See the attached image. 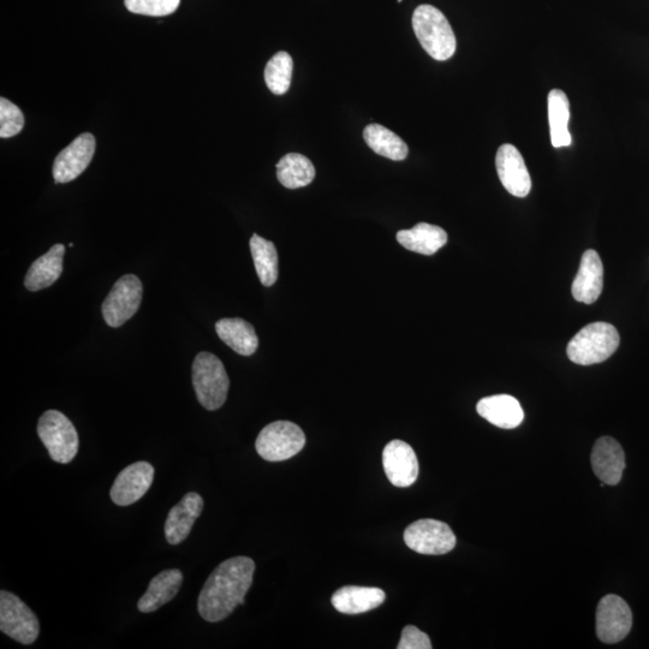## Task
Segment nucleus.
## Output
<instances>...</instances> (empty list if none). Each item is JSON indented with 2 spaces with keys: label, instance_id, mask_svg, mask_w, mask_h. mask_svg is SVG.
I'll return each instance as SVG.
<instances>
[{
  "label": "nucleus",
  "instance_id": "nucleus-1",
  "mask_svg": "<svg viewBox=\"0 0 649 649\" xmlns=\"http://www.w3.org/2000/svg\"><path fill=\"white\" fill-rule=\"evenodd\" d=\"M255 563L248 557H234L223 562L208 577L200 593L198 609L207 622L217 623L244 604L253 583Z\"/></svg>",
  "mask_w": 649,
  "mask_h": 649
},
{
  "label": "nucleus",
  "instance_id": "nucleus-2",
  "mask_svg": "<svg viewBox=\"0 0 649 649\" xmlns=\"http://www.w3.org/2000/svg\"><path fill=\"white\" fill-rule=\"evenodd\" d=\"M413 28L421 46L436 61H448L455 55V33L442 11L433 5L424 4L415 9Z\"/></svg>",
  "mask_w": 649,
  "mask_h": 649
},
{
  "label": "nucleus",
  "instance_id": "nucleus-3",
  "mask_svg": "<svg viewBox=\"0 0 649 649\" xmlns=\"http://www.w3.org/2000/svg\"><path fill=\"white\" fill-rule=\"evenodd\" d=\"M619 333L615 326L607 323L589 324L571 339L567 354L571 362L580 366H591L609 359L619 347Z\"/></svg>",
  "mask_w": 649,
  "mask_h": 649
},
{
  "label": "nucleus",
  "instance_id": "nucleus-4",
  "mask_svg": "<svg viewBox=\"0 0 649 649\" xmlns=\"http://www.w3.org/2000/svg\"><path fill=\"white\" fill-rule=\"evenodd\" d=\"M193 386L196 398L207 410L224 406L228 398L230 380L223 362L216 355L202 351L193 363Z\"/></svg>",
  "mask_w": 649,
  "mask_h": 649
},
{
  "label": "nucleus",
  "instance_id": "nucleus-5",
  "mask_svg": "<svg viewBox=\"0 0 649 649\" xmlns=\"http://www.w3.org/2000/svg\"><path fill=\"white\" fill-rule=\"evenodd\" d=\"M41 442L53 461L68 464L79 452V434L67 416L58 410H47L38 422Z\"/></svg>",
  "mask_w": 649,
  "mask_h": 649
},
{
  "label": "nucleus",
  "instance_id": "nucleus-6",
  "mask_svg": "<svg viewBox=\"0 0 649 649\" xmlns=\"http://www.w3.org/2000/svg\"><path fill=\"white\" fill-rule=\"evenodd\" d=\"M306 436L300 426L290 421H276L267 425L256 438L258 454L269 462L290 460L305 448Z\"/></svg>",
  "mask_w": 649,
  "mask_h": 649
},
{
  "label": "nucleus",
  "instance_id": "nucleus-7",
  "mask_svg": "<svg viewBox=\"0 0 649 649\" xmlns=\"http://www.w3.org/2000/svg\"><path fill=\"white\" fill-rule=\"evenodd\" d=\"M0 630L22 645H32L40 634L35 613L14 593L0 592Z\"/></svg>",
  "mask_w": 649,
  "mask_h": 649
},
{
  "label": "nucleus",
  "instance_id": "nucleus-8",
  "mask_svg": "<svg viewBox=\"0 0 649 649\" xmlns=\"http://www.w3.org/2000/svg\"><path fill=\"white\" fill-rule=\"evenodd\" d=\"M410 550L427 556H440L455 549L456 537L446 523L431 518L419 520L404 532Z\"/></svg>",
  "mask_w": 649,
  "mask_h": 649
},
{
  "label": "nucleus",
  "instance_id": "nucleus-9",
  "mask_svg": "<svg viewBox=\"0 0 649 649\" xmlns=\"http://www.w3.org/2000/svg\"><path fill=\"white\" fill-rule=\"evenodd\" d=\"M142 283L134 275H125L113 285L107 295L103 308V317L110 327H121L139 311L142 301Z\"/></svg>",
  "mask_w": 649,
  "mask_h": 649
},
{
  "label": "nucleus",
  "instance_id": "nucleus-10",
  "mask_svg": "<svg viewBox=\"0 0 649 649\" xmlns=\"http://www.w3.org/2000/svg\"><path fill=\"white\" fill-rule=\"evenodd\" d=\"M633 613L625 601L615 594L600 600L597 609V635L605 643L622 641L630 633Z\"/></svg>",
  "mask_w": 649,
  "mask_h": 649
},
{
  "label": "nucleus",
  "instance_id": "nucleus-11",
  "mask_svg": "<svg viewBox=\"0 0 649 649\" xmlns=\"http://www.w3.org/2000/svg\"><path fill=\"white\" fill-rule=\"evenodd\" d=\"M154 479V468L148 462H136L118 474L111 487L112 502L119 506L132 505L150 491Z\"/></svg>",
  "mask_w": 649,
  "mask_h": 649
},
{
  "label": "nucleus",
  "instance_id": "nucleus-12",
  "mask_svg": "<svg viewBox=\"0 0 649 649\" xmlns=\"http://www.w3.org/2000/svg\"><path fill=\"white\" fill-rule=\"evenodd\" d=\"M97 142L92 134L85 133L76 138L58 154L53 164V178L56 183L76 180L91 164Z\"/></svg>",
  "mask_w": 649,
  "mask_h": 649
},
{
  "label": "nucleus",
  "instance_id": "nucleus-13",
  "mask_svg": "<svg viewBox=\"0 0 649 649\" xmlns=\"http://www.w3.org/2000/svg\"><path fill=\"white\" fill-rule=\"evenodd\" d=\"M383 466L387 479L396 487L406 488L418 480V457L412 446L403 440H392L385 446Z\"/></svg>",
  "mask_w": 649,
  "mask_h": 649
},
{
  "label": "nucleus",
  "instance_id": "nucleus-14",
  "mask_svg": "<svg viewBox=\"0 0 649 649\" xmlns=\"http://www.w3.org/2000/svg\"><path fill=\"white\" fill-rule=\"evenodd\" d=\"M497 174L506 192L516 198H526L531 193L532 180L525 159L515 146L499 147L496 157Z\"/></svg>",
  "mask_w": 649,
  "mask_h": 649
},
{
  "label": "nucleus",
  "instance_id": "nucleus-15",
  "mask_svg": "<svg viewBox=\"0 0 649 649\" xmlns=\"http://www.w3.org/2000/svg\"><path fill=\"white\" fill-rule=\"evenodd\" d=\"M204 510V499L200 494L189 492L169 512L165 522V537L171 545L183 543L189 537L194 523Z\"/></svg>",
  "mask_w": 649,
  "mask_h": 649
},
{
  "label": "nucleus",
  "instance_id": "nucleus-16",
  "mask_svg": "<svg viewBox=\"0 0 649 649\" xmlns=\"http://www.w3.org/2000/svg\"><path fill=\"white\" fill-rule=\"evenodd\" d=\"M604 288V266L595 250L582 255L579 272L574 279L571 293L577 302L592 305L599 299Z\"/></svg>",
  "mask_w": 649,
  "mask_h": 649
},
{
  "label": "nucleus",
  "instance_id": "nucleus-17",
  "mask_svg": "<svg viewBox=\"0 0 649 649\" xmlns=\"http://www.w3.org/2000/svg\"><path fill=\"white\" fill-rule=\"evenodd\" d=\"M592 467L595 475L605 485H617L625 469L622 446L611 437L597 440L592 451Z\"/></svg>",
  "mask_w": 649,
  "mask_h": 649
},
{
  "label": "nucleus",
  "instance_id": "nucleus-18",
  "mask_svg": "<svg viewBox=\"0 0 649 649\" xmlns=\"http://www.w3.org/2000/svg\"><path fill=\"white\" fill-rule=\"evenodd\" d=\"M476 410L481 418L494 426L503 428V430H512V428L520 426L525 419L520 402L509 395L482 398L476 406Z\"/></svg>",
  "mask_w": 649,
  "mask_h": 649
},
{
  "label": "nucleus",
  "instance_id": "nucleus-19",
  "mask_svg": "<svg viewBox=\"0 0 649 649\" xmlns=\"http://www.w3.org/2000/svg\"><path fill=\"white\" fill-rule=\"evenodd\" d=\"M386 594L375 587L345 586L332 595V605L344 615H360L383 605Z\"/></svg>",
  "mask_w": 649,
  "mask_h": 649
},
{
  "label": "nucleus",
  "instance_id": "nucleus-20",
  "mask_svg": "<svg viewBox=\"0 0 649 649\" xmlns=\"http://www.w3.org/2000/svg\"><path fill=\"white\" fill-rule=\"evenodd\" d=\"M183 583L181 570L170 569L153 577L147 592L139 600L138 609L142 613H151L168 604L180 592Z\"/></svg>",
  "mask_w": 649,
  "mask_h": 649
},
{
  "label": "nucleus",
  "instance_id": "nucleus-21",
  "mask_svg": "<svg viewBox=\"0 0 649 649\" xmlns=\"http://www.w3.org/2000/svg\"><path fill=\"white\" fill-rule=\"evenodd\" d=\"M65 247L55 244L49 252L35 260L28 270L25 287L29 291H40L51 287L63 273Z\"/></svg>",
  "mask_w": 649,
  "mask_h": 649
},
{
  "label": "nucleus",
  "instance_id": "nucleus-22",
  "mask_svg": "<svg viewBox=\"0 0 649 649\" xmlns=\"http://www.w3.org/2000/svg\"><path fill=\"white\" fill-rule=\"evenodd\" d=\"M397 241L410 252L433 255L448 242V234L437 225L420 223L397 232Z\"/></svg>",
  "mask_w": 649,
  "mask_h": 649
},
{
  "label": "nucleus",
  "instance_id": "nucleus-23",
  "mask_svg": "<svg viewBox=\"0 0 649 649\" xmlns=\"http://www.w3.org/2000/svg\"><path fill=\"white\" fill-rule=\"evenodd\" d=\"M217 335L237 354L250 356L258 350L259 338L253 325L241 318H225L216 324Z\"/></svg>",
  "mask_w": 649,
  "mask_h": 649
},
{
  "label": "nucleus",
  "instance_id": "nucleus-24",
  "mask_svg": "<svg viewBox=\"0 0 649 649\" xmlns=\"http://www.w3.org/2000/svg\"><path fill=\"white\" fill-rule=\"evenodd\" d=\"M363 139L371 150L381 157L402 162L409 148L400 136L380 124H371L363 130Z\"/></svg>",
  "mask_w": 649,
  "mask_h": 649
},
{
  "label": "nucleus",
  "instance_id": "nucleus-25",
  "mask_svg": "<svg viewBox=\"0 0 649 649\" xmlns=\"http://www.w3.org/2000/svg\"><path fill=\"white\" fill-rule=\"evenodd\" d=\"M549 122L551 144L555 148L569 147L573 139L569 133L570 103L561 89H552L549 94Z\"/></svg>",
  "mask_w": 649,
  "mask_h": 649
},
{
  "label": "nucleus",
  "instance_id": "nucleus-26",
  "mask_svg": "<svg viewBox=\"0 0 649 649\" xmlns=\"http://www.w3.org/2000/svg\"><path fill=\"white\" fill-rule=\"evenodd\" d=\"M277 177L285 188L299 189L314 181L315 168L311 160L302 154L289 153L279 160Z\"/></svg>",
  "mask_w": 649,
  "mask_h": 649
},
{
  "label": "nucleus",
  "instance_id": "nucleus-27",
  "mask_svg": "<svg viewBox=\"0 0 649 649\" xmlns=\"http://www.w3.org/2000/svg\"><path fill=\"white\" fill-rule=\"evenodd\" d=\"M256 273L264 287H272L278 279V253L275 244L259 235L250 238Z\"/></svg>",
  "mask_w": 649,
  "mask_h": 649
},
{
  "label": "nucleus",
  "instance_id": "nucleus-28",
  "mask_svg": "<svg viewBox=\"0 0 649 649\" xmlns=\"http://www.w3.org/2000/svg\"><path fill=\"white\" fill-rule=\"evenodd\" d=\"M293 70V58L288 52H278L270 59L265 68V81L273 94L283 95L289 91Z\"/></svg>",
  "mask_w": 649,
  "mask_h": 649
},
{
  "label": "nucleus",
  "instance_id": "nucleus-29",
  "mask_svg": "<svg viewBox=\"0 0 649 649\" xmlns=\"http://www.w3.org/2000/svg\"><path fill=\"white\" fill-rule=\"evenodd\" d=\"M23 127H25V116L19 106L8 99H0V138H13L21 133Z\"/></svg>",
  "mask_w": 649,
  "mask_h": 649
},
{
  "label": "nucleus",
  "instance_id": "nucleus-30",
  "mask_svg": "<svg viewBox=\"0 0 649 649\" xmlns=\"http://www.w3.org/2000/svg\"><path fill=\"white\" fill-rule=\"evenodd\" d=\"M180 3L181 0H124L130 13L152 17L174 14Z\"/></svg>",
  "mask_w": 649,
  "mask_h": 649
},
{
  "label": "nucleus",
  "instance_id": "nucleus-31",
  "mask_svg": "<svg viewBox=\"0 0 649 649\" xmlns=\"http://www.w3.org/2000/svg\"><path fill=\"white\" fill-rule=\"evenodd\" d=\"M398 649H431L432 642L430 637L424 631L414 627V625H407L402 631Z\"/></svg>",
  "mask_w": 649,
  "mask_h": 649
},
{
  "label": "nucleus",
  "instance_id": "nucleus-32",
  "mask_svg": "<svg viewBox=\"0 0 649 649\" xmlns=\"http://www.w3.org/2000/svg\"><path fill=\"white\" fill-rule=\"evenodd\" d=\"M398 2H402V0H398Z\"/></svg>",
  "mask_w": 649,
  "mask_h": 649
}]
</instances>
